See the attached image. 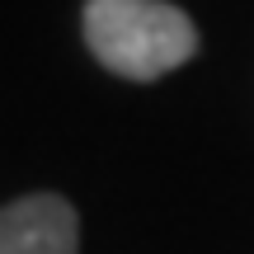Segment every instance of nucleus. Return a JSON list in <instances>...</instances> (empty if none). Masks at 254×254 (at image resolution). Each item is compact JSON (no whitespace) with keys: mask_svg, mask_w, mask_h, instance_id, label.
I'll return each mask as SVG.
<instances>
[{"mask_svg":"<svg viewBox=\"0 0 254 254\" xmlns=\"http://www.w3.org/2000/svg\"><path fill=\"white\" fill-rule=\"evenodd\" d=\"M85 43L127 80H160L198 52V28L165 0H85Z\"/></svg>","mask_w":254,"mask_h":254,"instance_id":"nucleus-1","label":"nucleus"},{"mask_svg":"<svg viewBox=\"0 0 254 254\" xmlns=\"http://www.w3.org/2000/svg\"><path fill=\"white\" fill-rule=\"evenodd\" d=\"M0 254H80L75 207L57 193H28L0 207Z\"/></svg>","mask_w":254,"mask_h":254,"instance_id":"nucleus-2","label":"nucleus"}]
</instances>
